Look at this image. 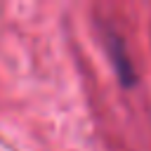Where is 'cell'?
I'll use <instances>...</instances> for the list:
<instances>
[{
  "label": "cell",
  "mask_w": 151,
  "mask_h": 151,
  "mask_svg": "<svg viewBox=\"0 0 151 151\" xmlns=\"http://www.w3.org/2000/svg\"><path fill=\"white\" fill-rule=\"evenodd\" d=\"M104 42H106V52L111 54V61H113V66H116V73H118L120 83H123L125 87H132V85L137 83V71H134V66H132V61H130L125 40H123L118 33H111V31H109Z\"/></svg>",
  "instance_id": "cell-1"
}]
</instances>
